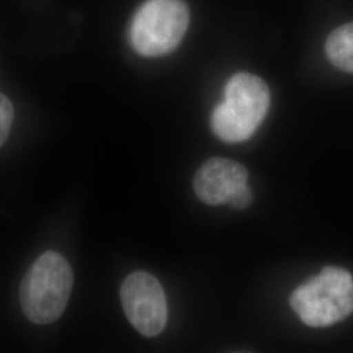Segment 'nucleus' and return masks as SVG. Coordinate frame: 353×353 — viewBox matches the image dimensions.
<instances>
[{
    "label": "nucleus",
    "mask_w": 353,
    "mask_h": 353,
    "mask_svg": "<svg viewBox=\"0 0 353 353\" xmlns=\"http://www.w3.org/2000/svg\"><path fill=\"white\" fill-rule=\"evenodd\" d=\"M270 102V89L259 76L248 72L232 76L224 89V101L211 115L214 135L232 144L250 139L263 122Z\"/></svg>",
    "instance_id": "obj_1"
},
{
    "label": "nucleus",
    "mask_w": 353,
    "mask_h": 353,
    "mask_svg": "<svg viewBox=\"0 0 353 353\" xmlns=\"http://www.w3.org/2000/svg\"><path fill=\"white\" fill-rule=\"evenodd\" d=\"M74 275L62 254L43 252L28 270L20 285V305L26 318L36 325L58 321L67 307Z\"/></svg>",
    "instance_id": "obj_2"
},
{
    "label": "nucleus",
    "mask_w": 353,
    "mask_h": 353,
    "mask_svg": "<svg viewBox=\"0 0 353 353\" xmlns=\"http://www.w3.org/2000/svg\"><path fill=\"white\" fill-rule=\"evenodd\" d=\"M290 306L309 327H328L353 313L352 275L341 267H325L290 296Z\"/></svg>",
    "instance_id": "obj_3"
},
{
    "label": "nucleus",
    "mask_w": 353,
    "mask_h": 353,
    "mask_svg": "<svg viewBox=\"0 0 353 353\" xmlns=\"http://www.w3.org/2000/svg\"><path fill=\"white\" fill-rule=\"evenodd\" d=\"M189 24L183 0H145L131 20L128 39L141 57H164L179 46Z\"/></svg>",
    "instance_id": "obj_4"
},
{
    "label": "nucleus",
    "mask_w": 353,
    "mask_h": 353,
    "mask_svg": "<svg viewBox=\"0 0 353 353\" xmlns=\"http://www.w3.org/2000/svg\"><path fill=\"white\" fill-rule=\"evenodd\" d=\"M121 301L130 323L147 338L157 336L168 322V305L159 280L145 271L128 275L121 287Z\"/></svg>",
    "instance_id": "obj_5"
},
{
    "label": "nucleus",
    "mask_w": 353,
    "mask_h": 353,
    "mask_svg": "<svg viewBox=\"0 0 353 353\" xmlns=\"http://www.w3.org/2000/svg\"><path fill=\"white\" fill-rule=\"evenodd\" d=\"M246 185V168L237 161L221 157L207 160L194 176L196 196L210 205L229 203L232 196Z\"/></svg>",
    "instance_id": "obj_6"
},
{
    "label": "nucleus",
    "mask_w": 353,
    "mask_h": 353,
    "mask_svg": "<svg viewBox=\"0 0 353 353\" xmlns=\"http://www.w3.org/2000/svg\"><path fill=\"white\" fill-rule=\"evenodd\" d=\"M325 51L330 63L353 74V23L336 28L326 39Z\"/></svg>",
    "instance_id": "obj_7"
},
{
    "label": "nucleus",
    "mask_w": 353,
    "mask_h": 353,
    "mask_svg": "<svg viewBox=\"0 0 353 353\" xmlns=\"http://www.w3.org/2000/svg\"><path fill=\"white\" fill-rule=\"evenodd\" d=\"M13 110L12 102L10 99L0 92V148L8 139V135L11 132L12 126Z\"/></svg>",
    "instance_id": "obj_8"
},
{
    "label": "nucleus",
    "mask_w": 353,
    "mask_h": 353,
    "mask_svg": "<svg viewBox=\"0 0 353 353\" xmlns=\"http://www.w3.org/2000/svg\"><path fill=\"white\" fill-rule=\"evenodd\" d=\"M252 189L249 188V185H246V186H243L242 189L239 190L232 196V199L229 201V203H230V205H233L237 210H243V208H246L252 203Z\"/></svg>",
    "instance_id": "obj_9"
}]
</instances>
